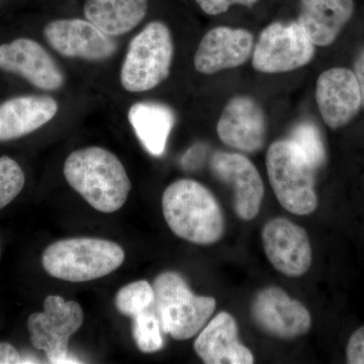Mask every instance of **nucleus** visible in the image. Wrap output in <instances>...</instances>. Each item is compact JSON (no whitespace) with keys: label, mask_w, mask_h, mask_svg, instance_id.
Masks as SVG:
<instances>
[{"label":"nucleus","mask_w":364,"mask_h":364,"mask_svg":"<svg viewBox=\"0 0 364 364\" xmlns=\"http://www.w3.org/2000/svg\"><path fill=\"white\" fill-rule=\"evenodd\" d=\"M63 172L69 186L100 212H117L128 200L130 177L121 160L105 148L74 151L67 157Z\"/></svg>","instance_id":"1"},{"label":"nucleus","mask_w":364,"mask_h":364,"mask_svg":"<svg viewBox=\"0 0 364 364\" xmlns=\"http://www.w3.org/2000/svg\"><path fill=\"white\" fill-rule=\"evenodd\" d=\"M162 210L171 231L191 243L210 245L225 233L221 205L205 186L193 179H178L165 189Z\"/></svg>","instance_id":"2"},{"label":"nucleus","mask_w":364,"mask_h":364,"mask_svg":"<svg viewBox=\"0 0 364 364\" xmlns=\"http://www.w3.org/2000/svg\"><path fill=\"white\" fill-rule=\"evenodd\" d=\"M119 244L100 238H70L55 242L43 253L44 269L55 279L90 282L114 272L123 264Z\"/></svg>","instance_id":"3"},{"label":"nucleus","mask_w":364,"mask_h":364,"mask_svg":"<svg viewBox=\"0 0 364 364\" xmlns=\"http://www.w3.org/2000/svg\"><path fill=\"white\" fill-rule=\"evenodd\" d=\"M173 55L168 26L151 21L128 46L119 73L124 90L133 93L154 90L169 77Z\"/></svg>","instance_id":"4"},{"label":"nucleus","mask_w":364,"mask_h":364,"mask_svg":"<svg viewBox=\"0 0 364 364\" xmlns=\"http://www.w3.org/2000/svg\"><path fill=\"white\" fill-rule=\"evenodd\" d=\"M155 308L163 333L176 340L196 336L214 314L217 301L212 296H196L178 273H160L153 282Z\"/></svg>","instance_id":"5"},{"label":"nucleus","mask_w":364,"mask_h":364,"mask_svg":"<svg viewBox=\"0 0 364 364\" xmlns=\"http://www.w3.org/2000/svg\"><path fill=\"white\" fill-rule=\"evenodd\" d=\"M268 178L280 205L291 214H312L318 207L315 171L289 140L272 143L267 154Z\"/></svg>","instance_id":"6"},{"label":"nucleus","mask_w":364,"mask_h":364,"mask_svg":"<svg viewBox=\"0 0 364 364\" xmlns=\"http://www.w3.org/2000/svg\"><path fill=\"white\" fill-rule=\"evenodd\" d=\"M85 320L82 308L74 301L60 296H48L44 311L28 317L31 342L38 350L45 352L52 363H74L68 358L69 340L80 329Z\"/></svg>","instance_id":"7"},{"label":"nucleus","mask_w":364,"mask_h":364,"mask_svg":"<svg viewBox=\"0 0 364 364\" xmlns=\"http://www.w3.org/2000/svg\"><path fill=\"white\" fill-rule=\"evenodd\" d=\"M315 47L298 21L270 23L254 45V69L268 74L296 70L312 61Z\"/></svg>","instance_id":"8"},{"label":"nucleus","mask_w":364,"mask_h":364,"mask_svg":"<svg viewBox=\"0 0 364 364\" xmlns=\"http://www.w3.org/2000/svg\"><path fill=\"white\" fill-rule=\"evenodd\" d=\"M45 39L61 56L90 62L105 61L116 54L117 45L87 20L62 18L44 28Z\"/></svg>","instance_id":"9"},{"label":"nucleus","mask_w":364,"mask_h":364,"mask_svg":"<svg viewBox=\"0 0 364 364\" xmlns=\"http://www.w3.org/2000/svg\"><path fill=\"white\" fill-rule=\"evenodd\" d=\"M254 322L263 331L282 339H294L310 331L312 318L301 301L277 287L257 294L251 306Z\"/></svg>","instance_id":"10"},{"label":"nucleus","mask_w":364,"mask_h":364,"mask_svg":"<svg viewBox=\"0 0 364 364\" xmlns=\"http://www.w3.org/2000/svg\"><path fill=\"white\" fill-rule=\"evenodd\" d=\"M0 70L16 74L41 90L56 91L65 85L63 71L49 52L28 38L0 45Z\"/></svg>","instance_id":"11"},{"label":"nucleus","mask_w":364,"mask_h":364,"mask_svg":"<svg viewBox=\"0 0 364 364\" xmlns=\"http://www.w3.org/2000/svg\"><path fill=\"white\" fill-rule=\"evenodd\" d=\"M264 252L272 267L289 277H299L310 269L313 253L305 229L284 218L267 222L262 229Z\"/></svg>","instance_id":"12"},{"label":"nucleus","mask_w":364,"mask_h":364,"mask_svg":"<svg viewBox=\"0 0 364 364\" xmlns=\"http://www.w3.org/2000/svg\"><path fill=\"white\" fill-rule=\"evenodd\" d=\"M217 133L230 148L244 153L258 152L267 141V116L257 100L238 95L225 107L217 124Z\"/></svg>","instance_id":"13"},{"label":"nucleus","mask_w":364,"mask_h":364,"mask_svg":"<svg viewBox=\"0 0 364 364\" xmlns=\"http://www.w3.org/2000/svg\"><path fill=\"white\" fill-rule=\"evenodd\" d=\"M210 168L219 181L233 188L237 215L244 221L253 220L264 196V184L255 165L239 153L219 151L213 155Z\"/></svg>","instance_id":"14"},{"label":"nucleus","mask_w":364,"mask_h":364,"mask_svg":"<svg viewBox=\"0 0 364 364\" xmlns=\"http://www.w3.org/2000/svg\"><path fill=\"white\" fill-rule=\"evenodd\" d=\"M316 100L321 117L328 127L339 129L346 126L363 107L354 72L343 67L323 72L316 85Z\"/></svg>","instance_id":"15"},{"label":"nucleus","mask_w":364,"mask_h":364,"mask_svg":"<svg viewBox=\"0 0 364 364\" xmlns=\"http://www.w3.org/2000/svg\"><path fill=\"white\" fill-rule=\"evenodd\" d=\"M253 49L252 33L244 28L217 26L203 36L193 64L200 73L213 75L243 65L250 59Z\"/></svg>","instance_id":"16"},{"label":"nucleus","mask_w":364,"mask_h":364,"mask_svg":"<svg viewBox=\"0 0 364 364\" xmlns=\"http://www.w3.org/2000/svg\"><path fill=\"white\" fill-rule=\"evenodd\" d=\"M193 347L207 364L254 363L252 352L239 340L236 320L227 312L218 314L203 327Z\"/></svg>","instance_id":"17"},{"label":"nucleus","mask_w":364,"mask_h":364,"mask_svg":"<svg viewBox=\"0 0 364 364\" xmlns=\"http://www.w3.org/2000/svg\"><path fill=\"white\" fill-rule=\"evenodd\" d=\"M59 105L48 95H21L0 105V142L30 135L57 116Z\"/></svg>","instance_id":"18"},{"label":"nucleus","mask_w":364,"mask_h":364,"mask_svg":"<svg viewBox=\"0 0 364 364\" xmlns=\"http://www.w3.org/2000/svg\"><path fill=\"white\" fill-rule=\"evenodd\" d=\"M353 13V0H301L296 21L314 45L327 47L338 38Z\"/></svg>","instance_id":"19"},{"label":"nucleus","mask_w":364,"mask_h":364,"mask_svg":"<svg viewBox=\"0 0 364 364\" xmlns=\"http://www.w3.org/2000/svg\"><path fill=\"white\" fill-rule=\"evenodd\" d=\"M128 119L144 149L152 156H162L176 124L171 107L156 102H136L129 109Z\"/></svg>","instance_id":"20"},{"label":"nucleus","mask_w":364,"mask_h":364,"mask_svg":"<svg viewBox=\"0 0 364 364\" xmlns=\"http://www.w3.org/2000/svg\"><path fill=\"white\" fill-rule=\"evenodd\" d=\"M85 18L109 37L126 35L148 13V0H85Z\"/></svg>","instance_id":"21"},{"label":"nucleus","mask_w":364,"mask_h":364,"mask_svg":"<svg viewBox=\"0 0 364 364\" xmlns=\"http://www.w3.org/2000/svg\"><path fill=\"white\" fill-rule=\"evenodd\" d=\"M133 338L139 350L154 353L164 347L163 330L155 304L151 308L133 318Z\"/></svg>","instance_id":"22"},{"label":"nucleus","mask_w":364,"mask_h":364,"mask_svg":"<svg viewBox=\"0 0 364 364\" xmlns=\"http://www.w3.org/2000/svg\"><path fill=\"white\" fill-rule=\"evenodd\" d=\"M289 142L296 146L299 152L310 162L314 169H318L326 161V150L322 135L312 122H301L294 127L289 133Z\"/></svg>","instance_id":"23"},{"label":"nucleus","mask_w":364,"mask_h":364,"mask_svg":"<svg viewBox=\"0 0 364 364\" xmlns=\"http://www.w3.org/2000/svg\"><path fill=\"white\" fill-rule=\"evenodd\" d=\"M114 304L122 315L134 318L154 305V289L147 280L132 282L117 291Z\"/></svg>","instance_id":"24"},{"label":"nucleus","mask_w":364,"mask_h":364,"mask_svg":"<svg viewBox=\"0 0 364 364\" xmlns=\"http://www.w3.org/2000/svg\"><path fill=\"white\" fill-rule=\"evenodd\" d=\"M25 183V173L18 163L9 156L0 157V210L20 195Z\"/></svg>","instance_id":"25"},{"label":"nucleus","mask_w":364,"mask_h":364,"mask_svg":"<svg viewBox=\"0 0 364 364\" xmlns=\"http://www.w3.org/2000/svg\"><path fill=\"white\" fill-rule=\"evenodd\" d=\"M203 13L208 16H218L226 13L228 9L234 4L252 7L259 0H196Z\"/></svg>","instance_id":"26"},{"label":"nucleus","mask_w":364,"mask_h":364,"mask_svg":"<svg viewBox=\"0 0 364 364\" xmlns=\"http://www.w3.org/2000/svg\"><path fill=\"white\" fill-rule=\"evenodd\" d=\"M347 363L364 364V326L351 335L346 348Z\"/></svg>","instance_id":"27"},{"label":"nucleus","mask_w":364,"mask_h":364,"mask_svg":"<svg viewBox=\"0 0 364 364\" xmlns=\"http://www.w3.org/2000/svg\"><path fill=\"white\" fill-rule=\"evenodd\" d=\"M23 363L20 352L13 345L0 342V364Z\"/></svg>","instance_id":"28"},{"label":"nucleus","mask_w":364,"mask_h":364,"mask_svg":"<svg viewBox=\"0 0 364 364\" xmlns=\"http://www.w3.org/2000/svg\"><path fill=\"white\" fill-rule=\"evenodd\" d=\"M354 74L359 85V90L361 93V102H363V107L364 109V46L361 48L354 61Z\"/></svg>","instance_id":"29"}]
</instances>
